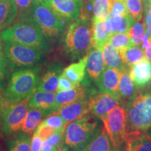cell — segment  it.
<instances>
[{
    "label": "cell",
    "mask_w": 151,
    "mask_h": 151,
    "mask_svg": "<svg viewBox=\"0 0 151 151\" xmlns=\"http://www.w3.org/2000/svg\"><path fill=\"white\" fill-rule=\"evenodd\" d=\"M18 22L9 26L0 33L4 42L20 43L43 52L49 51L50 46L46 36L32 21L29 15L19 18Z\"/></svg>",
    "instance_id": "cell-1"
},
{
    "label": "cell",
    "mask_w": 151,
    "mask_h": 151,
    "mask_svg": "<svg viewBox=\"0 0 151 151\" xmlns=\"http://www.w3.org/2000/svg\"><path fill=\"white\" fill-rule=\"evenodd\" d=\"M92 30L88 18L81 16L73 21L66 32L64 49L73 60L81 59L92 47Z\"/></svg>",
    "instance_id": "cell-2"
},
{
    "label": "cell",
    "mask_w": 151,
    "mask_h": 151,
    "mask_svg": "<svg viewBox=\"0 0 151 151\" xmlns=\"http://www.w3.org/2000/svg\"><path fill=\"white\" fill-rule=\"evenodd\" d=\"M39 81L40 68L39 67L15 71L4 92L5 102L29 99L37 89Z\"/></svg>",
    "instance_id": "cell-3"
},
{
    "label": "cell",
    "mask_w": 151,
    "mask_h": 151,
    "mask_svg": "<svg viewBox=\"0 0 151 151\" xmlns=\"http://www.w3.org/2000/svg\"><path fill=\"white\" fill-rule=\"evenodd\" d=\"M127 116V133L146 132L151 125V90H138L132 99L124 105Z\"/></svg>",
    "instance_id": "cell-4"
},
{
    "label": "cell",
    "mask_w": 151,
    "mask_h": 151,
    "mask_svg": "<svg viewBox=\"0 0 151 151\" xmlns=\"http://www.w3.org/2000/svg\"><path fill=\"white\" fill-rule=\"evenodd\" d=\"M100 127L99 120L88 114L67 124L65 130V144L73 151H84Z\"/></svg>",
    "instance_id": "cell-5"
},
{
    "label": "cell",
    "mask_w": 151,
    "mask_h": 151,
    "mask_svg": "<svg viewBox=\"0 0 151 151\" xmlns=\"http://www.w3.org/2000/svg\"><path fill=\"white\" fill-rule=\"evenodd\" d=\"M4 52L9 69L15 71L39 67L43 58L41 50L13 42H4Z\"/></svg>",
    "instance_id": "cell-6"
},
{
    "label": "cell",
    "mask_w": 151,
    "mask_h": 151,
    "mask_svg": "<svg viewBox=\"0 0 151 151\" xmlns=\"http://www.w3.org/2000/svg\"><path fill=\"white\" fill-rule=\"evenodd\" d=\"M29 16L46 38H57L65 29V22L46 3L34 0Z\"/></svg>",
    "instance_id": "cell-7"
},
{
    "label": "cell",
    "mask_w": 151,
    "mask_h": 151,
    "mask_svg": "<svg viewBox=\"0 0 151 151\" xmlns=\"http://www.w3.org/2000/svg\"><path fill=\"white\" fill-rule=\"evenodd\" d=\"M29 99L2 104L0 112V126L4 135L15 134L21 129L29 109Z\"/></svg>",
    "instance_id": "cell-8"
},
{
    "label": "cell",
    "mask_w": 151,
    "mask_h": 151,
    "mask_svg": "<svg viewBox=\"0 0 151 151\" xmlns=\"http://www.w3.org/2000/svg\"><path fill=\"white\" fill-rule=\"evenodd\" d=\"M107 133L115 148L118 151L127 139V116L125 106L119 105L102 120Z\"/></svg>",
    "instance_id": "cell-9"
},
{
    "label": "cell",
    "mask_w": 151,
    "mask_h": 151,
    "mask_svg": "<svg viewBox=\"0 0 151 151\" xmlns=\"http://www.w3.org/2000/svg\"><path fill=\"white\" fill-rule=\"evenodd\" d=\"M64 22H71L81 16L82 0H43Z\"/></svg>",
    "instance_id": "cell-10"
},
{
    "label": "cell",
    "mask_w": 151,
    "mask_h": 151,
    "mask_svg": "<svg viewBox=\"0 0 151 151\" xmlns=\"http://www.w3.org/2000/svg\"><path fill=\"white\" fill-rule=\"evenodd\" d=\"M88 100L90 113L101 120H104L111 111L122 104L119 98L101 92L95 94L94 92Z\"/></svg>",
    "instance_id": "cell-11"
},
{
    "label": "cell",
    "mask_w": 151,
    "mask_h": 151,
    "mask_svg": "<svg viewBox=\"0 0 151 151\" xmlns=\"http://www.w3.org/2000/svg\"><path fill=\"white\" fill-rule=\"evenodd\" d=\"M94 92L90 90L89 83L86 81H83L80 84L71 89L58 92L55 96L58 111L69 104L89 98Z\"/></svg>",
    "instance_id": "cell-12"
},
{
    "label": "cell",
    "mask_w": 151,
    "mask_h": 151,
    "mask_svg": "<svg viewBox=\"0 0 151 151\" xmlns=\"http://www.w3.org/2000/svg\"><path fill=\"white\" fill-rule=\"evenodd\" d=\"M119 81L120 71L113 68L106 67L95 82L101 93L108 94L119 98Z\"/></svg>",
    "instance_id": "cell-13"
},
{
    "label": "cell",
    "mask_w": 151,
    "mask_h": 151,
    "mask_svg": "<svg viewBox=\"0 0 151 151\" xmlns=\"http://www.w3.org/2000/svg\"><path fill=\"white\" fill-rule=\"evenodd\" d=\"M129 75L137 90L148 87L151 78V62L146 58L129 67Z\"/></svg>",
    "instance_id": "cell-14"
},
{
    "label": "cell",
    "mask_w": 151,
    "mask_h": 151,
    "mask_svg": "<svg viewBox=\"0 0 151 151\" xmlns=\"http://www.w3.org/2000/svg\"><path fill=\"white\" fill-rule=\"evenodd\" d=\"M55 92L36 90L29 99L30 108H37L44 111L47 116L58 111Z\"/></svg>",
    "instance_id": "cell-15"
},
{
    "label": "cell",
    "mask_w": 151,
    "mask_h": 151,
    "mask_svg": "<svg viewBox=\"0 0 151 151\" xmlns=\"http://www.w3.org/2000/svg\"><path fill=\"white\" fill-rule=\"evenodd\" d=\"M89 98L69 104L62 107L56 111V113L60 115L66 120L67 124L78 120L79 118L86 116L90 113L89 109Z\"/></svg>",
    "instance_id": "cell-16"
},
{
    "label": "cell",
    "mask_w": 151,
    "mask_h": 151,
    "mask_svg": "<svg viewBox=\"0 0 151 151\" xmlns=\"http://www.w3.org/2000/svg\"><path fill=\"white\" fill-rule=\"evenodd\" d=\"M62 72V66L60 63H52L48 67L42 78H40L37 90L50 92H57L59 79Z\"/></svg>",
    "instance_id": "cell-17"
},
{
    "label": "cell",
    "mask_w": 151,
    "mask_h": 151,
    "mask_svg": "<svg viewBox=\"0 0 151 151\" xmlns=\"http://www.w3.org/2000/svg\"><path fill=\"white\" fill-rule=\"evenodd\" d=\"M136 87L132 82L129 75V68L124 67L120 71V81H119V98L122 104L126 105L137 93Z\"/></svg>",
    "instance_id": "cell-18"
},
{
    "label": "cell",
    "mask_w": 151,
    "mask_h": 151,
    "mask_svg": "<svg viewBox=\"0 0 151 151\" xmlns=\"http://www.w3.org/2000/svg\"><path fill=\"white\" fill-rule=\"evenodd\" d=\"M105 69L102 50L92 48L88 54L86 70L89 76L93 80H97Z\"/></svg>",
    "instance_id": "cell-19"
},
{
    "label": "cell",
    "mask_w": 151,
    "mask_h": 151,
    "mask_svg": "<svg viewBox=\"0 0 151 151\" xmlns=\"http://www.w3.org/2000/svg\"><path fill=\"white\" fill-rule=\"evenodd\" d=\"M84 151H118L115 148L104 126H100Z\"/></svg>",
    "instance_id": "cell-20"
},
{
    "label": "cell",
    "mask_w": 151,
    "mask_h": 151,
    "mask_svg": "<svg viewBox=\"0 0 151 151\" xmlns=\"http://www.w3.org/2000/svg\"><path fill=\"white\" fill-rule=\"evenodd\" d=\"M126 144L129 151H151V138L144 132L127 133Z\"/></svg>",
    "instance_id": "cell-21"
},
{
    "label": "cell",
    "mask_w": 151,
    "mask_h": 151,
    "mask_svg": "<svg viewBox=\"0 0 151 151\" xmlns=\"http://www.w3.org/2000/svg\"><path fill=\"white\" fill-rule=\"evenodd\" d=\"M92 47L103 50L104 46L108 43L111 34L105 27L104 21L92 18Z\"/></svg>",
    "instance_id": "cell-22"
},
{
    "label": "cell",
    "mask_w": 151,
    "mask_h": 151,
    "mask_svg": "<svg viewBox=\"0 0 151 151\" xmlns=\"http://www.w3.org/2000/svg\"><path fill=\"white\" fill-rule=\"evenodd\" d=\"M88 60V54L83 57L78 62L72 63L63 70L62 74L74 83L78 85L84 80Z\"/></svg>",
    "instance_id": "cell-23"
},
{
    "label": "cell",
    "mask_w": 151,
    "mask_h": 151,
    "mask_svg": "<svg viewBox=\"0 0 151 151\" xmlns=\"http://www.w3.org/2000/svg\"><path fill=\"white\" fill-rule=\"evenodd\" d=\"M18 14L14 0L0 1V30L8 27L14 22Z\"/></svg>",
    "instance_id": "cell-24"
},
{
    "label": "cell",
    "mask_w": 151,
    "mask_h": 151,
    "mask_svg": "<svg viewBox=\"0 0 151 151\" xmlns=\"http://www.w3.org/2000/svg\"><path fill=\"white\" fill-rule=\"evenodd\" d=\"M103 56L105 67L116 69L121 71L125 65L120 52L109 43H106L103 48Z\"/></svg>",
    "instance_id": "cell-25"
},
{
    "label": "cell",
    "mask_w": 151,
    "mask_h": 151,
    "mask_svg": "<svg viewBox=\"0 0 151 151\" xmlns=\"http://www.w3.org/2000/svg\"><path fill=\"white\" fill-rule=\"evenodd\" d=\"M44 111L37 108H30L24 118L21 130L24 133L31 134L40 124L43 117L46 116Z\"/></svg>",
    "instance_id": "cell-26"
},
{
    "label": "cell",
    "mask_w": 151,
    "mask_h": 151,
    "mask_svg": "<svg viewBox=\"0 0 151 151\" xmlns=\"http://www.w3.org/2000/svg\"><path fill=\"white\" fill-rule=\"evenodd\" d=\"M119 52L125 65L129 68L144 58L143 49L140 46H131Z\"/></svg>",
    "instance_id": "cell-27"
},
{
    "label": "cell",
    "mask_w": 151,
    "mask_h": 151,
    "mask_svg": "<svg viewBox=\"0 0 151 151\" xmlns=\"http://www.w3.org/2000/svg\"><path fill=\"white\" fill-rule=\"evenodd\" d=\"M115 0H96L93 2V18L98 20H103L108 16L111 11V8Z\"/></svg>",
    "instance_id": "cell-28"
},
{
    "label": "cell",
    "mask_w": 151,
    "mask_h": 151,
    "mask_svg": "<svg viewBox=\"0 0 151 151\" xmlns=\"http://www.w3.org/2000/svg\"><path fill=\"white\" fill-rule=\"evenodd\" d=\"M9 147L13 151H32L31 140L27 134L18 133L11 140Z\"/></svg>",
    "instance_id": "cell-29"
},
{
    "label": "cell",
    "mask_w": 151,
    "mask_h": 151,
    "mask_svg": "<svg viewBox=\"0 0 151 151\" xmlns=\"http://www.w3.org/2000/svg\"><path fill=\"white\" fill-rule=\"evenodd\" d=\"M108 43H110L115 48L118 50H122L132 46L131 39L125 33H115L111 35Z\"/></svg>",
    "instance_id": "cell-30"
},
{
    "label": "cell",
    "mask_w": 151,
    "mask_h": 151,
    "mask_svg": "<svg viewBox=\"0 0 151 151\" xmlns=\"http://www.w3.org/2000/svg\"><path fill=\"white\" fill-rule=\"evenodd\" d=\"M146 32V28L143 22H134L129 29L128 35L131 39L132 46H141L143 37Z\"/></svg>",
    "instance_id": "cell-31"
},
{
    "label": "cell",
    "mask_w": 151,
    "mask_h": 151,
    "mask_svg": "<svg viewBox=\"0 0 151 151\" xmlns=\"http://www.w3.org/2000/svg\"><path fill=\"white\" fill-rule=\"evenodd\" d=\"M128 13L136 21L139 22L143 17L142 0H124Z\"/></svg>",
    "instance_id": "cell-32"
},
{
    "label": "cell",
    "mask_w": 151,
    "mask_h": 151,
    "mask_svg": "<svg viewBox=\"0 0 151 151\" xmlns=\"http://www.w3.org/2000/svg\"><path fill=\"white\" fill-rule=\"evenodd\" d=\"M42 122L47 125L53 127L56 131H65L67 125L65 119L55 112L48 115Z\"/></svg>",
    "instance_id": "cell-33"
},
{
    "label": "cell",
    "mask_w": 151,
    "mask_h": 151,
    "mask_svg": "<svg viewBox=\"0 0 151 151\" xmlns=\"http://www.w3.org/2000/svg\"><path fill=\"white\" fill-rule=\"evenodd\" d=\"M56 132V130L54 129L53 127H50V126L47 125V124H44L41 121L40 124L37 126V127L36 128L35 131L34 132V133H35L36 134L39 136L43 141H46L49 137H50L55 132Z\"/></svg>",
    "instance_id": "cell-34"
},
{
    "label": "cell",
    "mask_w": 151,
    "mask_h": 151,
    "mask_svg": "<svg viewBox=\"0 0 151 151\" xmlns=\"http://www.w3.org/2000/svg\"><path fill=\"white\" fill-rule=\"evenodd\" d=\"M45 141L53 148L58 149L65 143V131H56Z\"/></svg>",
    "instance_id": "cell-35"
},
{
    "label": "cell",
    "mask_w": 151,
    "mask_h": 151,
    "mask_svg": "<svg viewBox=\"0 0 151 151\" xmlns=\"http://www.w3.org/2000/svg\"><path fill=\"white\" fill-rule=\"evenodd\" d=\"M14 1L20 14L19 18L29 15L34 0H14Z\"/></svg>",
    "instance_id": "cell-36"
},
{
    "label": "cell",
    "mask_w": 151,
    "mask_h": 151,
    "mask_svg": "<svg viewBox=\"0 0 151 151\" xmlns=\"http://www.w3.org/2000/svg\"><path fill=\"white\" fill-rule=\"evenodd\" d=\"M111 13L114 16H124L129 14L124 0H115L113 1Z\"/></svg>",
    "instance_id": "cell-37"
},
{
    "label": "cell",
    "mask_w": 151,
    "mask_h": 151,
    "mask_svg": "<svg viewBox=\"0 0 151 151\" xmlns=\"http://www.w3.org/2000/svg\"><path fill=\"white\" fill-rule=\"evenodd\" d=\"M8 62L5 57L0 58V90H2L8 78Z\"/></svg>",
    "instance_id": "cell-38"
},
{
    "label": "cell",
    "mask_w": 151,
    "mask_h": 151,
    "mask_svg": "<svg viewBox=\"0 0 151 151\" xmlns=\"http://www.w3.org/2000/svg\"><path fill=\"white\" fill-rule=\"evenodd\" d=\"M76 86H78V85L74 83L69 80V78H67L65 76H64L62 73L59 79V84H58V88L57 92H58L71 89V88H74Z\"/></svg>",
    "instance_id": "cell-39"
},
{
    "label": "cell",
    "mask_w": 151,
    "mask_h": 151,
    "mask_svg": "<svg viewBox=\"0 0 151 151\" xmlns=\"http://www.w3.org/2000/svg\"><path fill=\"white\" fill-rule=\"evenodd\" d=\"M43 141L42 139L34 133L31 140V150L32 151H41L42 150Z\"/></svg>",
    "instance_id": "cell-40"
},
{
    "label": "cell",
    "mask_w": 151,
    "mask_h": 151,
    "mask_svg": "<svg viewBox=\"0 0 151 151\" xmlns=\"http://www.w3.org/2000/svg\"><path fill=\"white\" fill-rule=\"evenodd\" d=\"M57 150H58V149L55 148L51 146H50L46 141H43L42 150H41V151H57Z\"/></svg>",
    "instance_id": "cell-41"
},
{
    "label": "cell",
    "mask_w": 151,
    "mask_h": 151,
    "mask_svg": "<svg viewBox=\"0 0 151 151\" xmlns=\"http://www.w3.org/2000/svg\"><path fill=\"white\" fill-rule=\"evenodd\" d=\"M57 151H73V150H71L69 147H68L67 145H65V143H64L62 146H60V148L58 149V150Z\"/></svg>",
    "instance_id": "cell-42"
},
{
    "label": "cell",
    "mask_w": 151,
    "mask_h": 151,
    "mask_svg": "<svg viewBox=\"0 0 151 151\" xmlns=\"http://www.w3.org/2000/svg\"><path fill=\"white\" fill-rule=\"evenodd\" d=\"M4 48L1 46V43L0 42V58H4Z\"/></svg>",
    "instance_id": "cell-43"
},
{
    "label": "cell",
    "mask_w": 151,
    "mask_h": 151,
    "mask_svg": "<svg viewBox=\"0 0 151 151\" xmlns=\"http://www.w3.org/2000/svg\"><path fill=\"white\" fill-rule=\"evenodd\" d=\"M145 132V133H146V134H147V135H148V137H150V138H151V125L150 126V127H148V129H147L146 132Z\"/></svg>",
    "instance_id": "cell-44"
},
{
    "label": "cell",
    "mask_w": 151,
    "mask_h": 151,
    "mask_svg": "<svg viewBox=\"0 0 151 151\" xmlns=\"http://www.w3.org/2000/svg\"><path fill=\"white\" fill-rule=\"evenodd\" d=\"M1 106H2V103H1V99H0V112H1Z\"/></svg>",
    "instance_id": "cell-45"
},
{
    "label": "cell",
    "mask_w": 151,
    "mask_h": 151,
    "mask_svg": "<svg viewBox=\"0 0 151 151\" xmlns=\"http://www.w3.org/2000/svg\"><path fill=\"white\" fill-rule=\"evenodd\" d=\"M146 1H147V2H148V5L150 4H151V0H146Z\"/></svg>",
    "instance_id": "cell-46"
},
{
    "label": "cell",
    "mask_w": 151,
    "mask_h": 151,
    "mask_svg": "<svg viewBox=\"0 0 151 151\" xmlns=\"http://www.w3.org/2000/svg\"><path fill=\"white\" fill-rule=\"evenodd\" d=\"M150 84H149V86H148V88H150V89L151 90V78H150Z\"/></svg>",
    "instance_id": "cell-47"
},
{
    "label": "cell",
    "mask_w": 151,
    "mask_h": 151,
    "mask_svg": "<svg viewBox=\"0 0 151 151\" xmlns=\"http://www.w3.org/2000/svg\"><path fill=\"white\" fill-rule=\"evenodd\" d=\"M88 1H90V2H91V3H93L94 1H95L96 0H88Z\"/></svg>",
    "instance_id": "cell-48"
},
{
    "label": "cell",
    "mask_w": 151,
    "mask_h": 151,
    "mask_svg": "<svg viewBox=\"0 0 151 151\" xmlns=\"http://www.w3.org/2000/svg\"><path fill=\"white\" fill-rule=\"evenodd\" d=\"M148 8H149V9H150V10H151V4H149V5L148 6Z\"/></svg>",
    "instance_id": "cell-49"
},
{
    "label": "cell",
    "mask_w": 151,
    "mask_h": 151,
    "mask_svg": "<svg viewBox=\"0 0 151 151\" xmlns=\"http://www.w3.org/2000/svg\"><path fill=\"white\" fill-rule=\"evenodd\" d=\"M126 151H129V150H128V149H127V148H126Z\"/></svg>",
    "instance_id": "cell-50"
},
{
    "label": "cell",
    "mask_w": 151,
    "mask_h": 151,
    "mask_svg": "<svg viewBox=\"0 0 151 151\" xmlns=\"http://www.w3.org/2000/svg\"><path fill=\"white\" fill-rule=\"evenodd\" d=\"M37 1H43V0H37Z\"/></svg>",
    "instance_id": "cell-51"
},
{
    "label": "cell",
    "mask_w": 151,
    "mask_h": 151,
    "mask_svg": "<svg viewBox=\"0 0 151 151\" xmlns=\"http://www.w3.org/2000/svg\"><path fill=\"white\" fill-rule=\"evenodd\" d=\"M10 151H13V150H10Z\"/></svg>",
    "instance_id": "cell-52"
},
{
    "label": "cell",
    "mask_w": 151,
    "mask_h": 151,
    "mask_svg": "<svg viewBox=\"0 0 151 151\" xmlns=\"http://www.w3.org/2000/svg\"><path fill=\"white\" fill-rule=\"evenodd\" d=\"M0 1H1V0H0Z\"/></svg>",
    "instance_id": "cell-53"
}]
</instances>
